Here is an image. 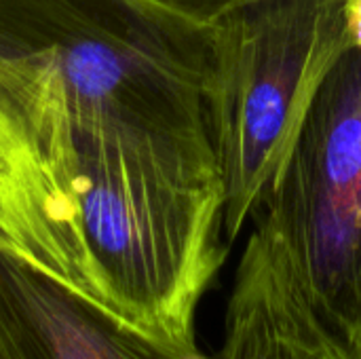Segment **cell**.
I'll use <instances>...</instances> for the list:
<instances>
[{
  "mask_svg": "<svg viewBox=\"0 0 361 359\" xmlns=\"http://www.w3.org/2000/svg\"><path fill=\"white\" fill-rule=\"evenodd\" d=\"M176 17L199 25H212L228 11L252 2V0H146Z\"/></svg>",
  "mask_w": 361,
  "mask_h": 359,
  "instance_id": "8",
  "label": "cell"
},
{
  "mask_svg": "<svg viewBox=\"0 0 361 359\" xmlns=\"http://www.w3.org/2000/svg\"><path fill=\"white\" fill-rule=\"evenodd\" d=\"M216 95L212 25L146 0H0V138L34 184L36 161L74 131L218 157Z\"/></svg>",
  "mask_w": 361,
  "mask_h": 359,
  "instance_id": "1",
  "label": "cell"
},
{
  "mask_svg": "<svg viewBox=\"0 0 361 359\" xmlns=\"http://www.w3.org/2000/svg\"><path fill=\"white\" fill-rule=\"evenodd\" d=\"M0 239L80 288L78 273L55 235L38 188L0 138Z\"/></svg>",
  "mask_w": 361,
  "mask_h": 359,
  "instance_id": "7",
  "label": "cell"
},
{
  "mask_svg": "<svg viewBox=\"0 0 361 359\" xmlns=\"http://www.w3.org/2000/svg\"><path fill=\"white\" fill-rule=\"evenodd\" d=\"M256 214L279 233L328 330L361 353V49L324 80Z\"/></svg>",
  "mask_w": 361,
  "mask_h": 359,
  "instance_id": "4",
  "label": "cell"
},
{
  "mask_svg": "<svg viewBox=\"0 0 361 359\" xmlns=\"http://www.w3.org/2000/svg\"><path fill=\"white\" fill-rule=\"evenodd\" d=\"M347 32L351 47L361 49V0H347Z\"/></svg>",
  "mask_w": 361,
  "mask_h": 359,
  "instance_id": "9",
  "label": "cell"
},
{
  "mask_svg": "<svg viewBox=\"0 0 361 359\" xmlns=\"http://www.w3.org/2000/svg\"><path fill=\"white\" fill-rule=\"evenodd\" d=\"M0 359H188L0 239Z\"/></svg>",
  "mask_w": 361,
  "mask_h": 359,
  "instance_id": "5",
  "label": "cell"
},
{
  "mask_svg": "<svg viewBox=\"0 0 361 359\" xmlns=\"http://www.w3.org/2000/svg\"><path fill=\"white\" fill-rule=\"evenodd\" d=\"M34 176L82 288L201 359L195 315L226 256L218 157L104 127L63 138Z\"/></svg>",
  "mask_w": 361,
  "mask_h": 359,
  "instance_id": "2",
  "label": "cell"
},
{
  "mask_svg": "<svg viewBox=\"0 0 361 359\" xmlns=\"http://www.w3.org/2000/svg\"><path fill=\"white\" fill-rule=\"evenodd\" d=\"M222 226L235 241L277 184L347 49V0H252L212 23Z\"/></svg>",
  "mask_w": 361,
  "mask_h": 359,
  "instance_id": "3",
  "label": "cell"
},
{
  "mask_svg": "<svg viewBox=\"0 0 361 359\" xmlns=\"http://www.w3.org/2000/svg\"><path fill=\"white\" fill-rule=\"evenodd\" d=\"M224 317L220 359H361L313 309L275 226L254 214Z\"/></svg>",
  "mask_w": 361,
  "mask_h": 359,
  "instance_id": "6",
  "label": "cell"
}]
</instances>
